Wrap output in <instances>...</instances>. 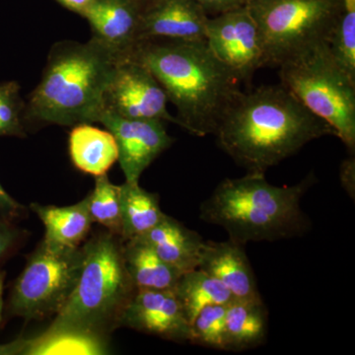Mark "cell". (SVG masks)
Wrapping results in <instances>:
<instances>
[{"label":"cell","mask_w":355,"mask_h":355,"mask_svg":"<svg viewBox=\"0 0 355 355\" xmlns=\"http://www.w3.org/2000/svg\"><path fill=\"white\" fill-rule=\"evenodd\" d=\"M141 9L132 0H92L83 17L93 38L125 58L139 44Z\"/></svg>","instance_id":"14"},{"label":"cell","mask_w":355,"mask_h":355,"mask_svg":"<svg viewBox=\"0 0 355 355\" xmlns=\"http://www.w3.org/2000/svg\"><path fill=\"white\" fill-rule=\"evenodd\" d=\"M98 123L116 139L118 162L128 183H139L142 173L174 142L164 121L135 120L104 111Z\"/></svg>","instance_id":"11"},{"label":"cell","mask_w":355,"mask_h":355,"mask_svg":"<svg viewBox=\"0 0 355 355\" xmlns=\"http://www.w3.org/2000/svg\"><path fill=\"white\" fill-rule=\"evenodd\" d=\"M245 246L232 239L205 241L198 268L220 282L235 300H261Z\"/></svg>","instance_id":"15"},{"label":"cell","mask_w":355,"mask_h":355,"mask_svg":"<svg viewBox=\"0 0 355 355\" xmlns=\"http://www.w3.org/2000/svg\"><path fill=\"white\" fill-rule=\"evenodd\" d=\"M166 263L186 273L198 268L205 240L196 231L166 214L157 225L141 237Z\"/></svg>","instance_id":"16"},{"label":"cell","mask_w":355,"mask_h":355,"mask_svg":"<svg viewBox=\"0 0 355 355\" xmlns=\"http://www.w3.org/2000/svg\"><path fill=\"white\" fill-rule=\"evenodd\" d=\"M214 135L222 150L248 173L265 174L306 144L335 132L280 83L240 91Z\"/></svg>","instance_id":"1"},{"label":"cell","mask_w":355,"mask_h":355,"mask_svg":"<svg viewBox=\"0 0 355 355\" xmlns=\"http://www.w3.org/2000/svg\"><path fill=\"white\" fill-rule=\"evenodd\" d=\"M123 58L95 38L51 46L41 80L25 103L26 125L74 127L99 121L104 98Z\"/></svg>","instance_id":"3"},{"label":"cell","mask_w":355,"mask_h":355,"mask_svg":"<svg viewBox=\"0 0 355 355\" xmlns=\"http://www.w3.org/2000/svg\"><path fill=\"white\" fill-rule=\"evenodd\" d=\"M119 326L172 342L190 338V323L174 291L137 289Z\"/></svg>","instance_id":"12"},{"label":"cell","mask_w":355,"mask_h":355,"mask_svg":"<svg viewBox=\"0 0 355 355\" xmlns=\"http://www.w3.org/2000/svg\"><path fill=\"white\" fill-rule=\"evenodd\" d=\"M315 180L312 173L293 186L270 184L263 173L223 180L200 205V219L244 245L297 237L309 228L301 200Z\"/></svg>","instance_id":"4"},{"label":"cell","mask_w":355,"mask_h":355,"mask_svg":"<svg viewBox=\"0 0 355 355\" xmlns=\"http://www.w3.org/2000/svg\"><path fill=\"white\" fill-rule=\"evenodd\" d=\"M69 150L76 169L94 177L107 174L118 162V144L114 135L91 123H79L72 128Z\"/></svg>","instance_id":"17"},{"label":"cell","mask_w":355,"mask_h":355,"mask_svg":"<svg viewBox=\"0 0 355 355\" xmlns=\"http://www.w3.org/2000/svg\"><path fill=\"white\" fill-rule=\"evenodd\" d=\"M128 57L157 79L177 110L182 128L196 137L214 135L240 81L210 51L207 41L147 40Z\"/></svg>","instance_id":"2"},{"label":"cell","mask_w":355,"mask_h":355,"mask_svg":"<svg viewBox=\"0 0 355 355\" xmlns=\"http://www.w3.org/2000/svg\"><path fill=\"white\" fill-rule=\"evenodd\" d=\"M55 1H58L64 8L69 9L71 12L78 14L83 17L92 0H55Z\"/></svg>","instance_id":"32"},{"label":"cell","mask_w":355,"mask_h":355,"mask_svg":"<svg viewBox=\"0 0 355 355\" xmlns=\"http://www.w3.org/2000/svg\"><path fill=\"white\" fill-rule=\"evenodd\" d=\"M342 7L327 38L334 60L355 81V0H340Z\"/></svg>","instance_id":"24"},{"label":"cell","mask_w":355,"mask_h":355,"mask_svg":"<svg viewBox=\"0 0 355 355\" xmlns=\"http://www.w3.org/2000/svg\"><path fill=\"white\" fill-rule=\"evenodd\" d=\"M167 96L153 74L132 58H121L104 98V111L135 120L168 121L182 128L167 109Z\"/></svg>","instance_id":"10"},{"label":"cell","mask_w":355,"mask_h":355,"mask_svg":"<svg viewBox=\"0 0 355 355\" xmlns=\"http://www.w3.org/2000/svg\"><path fill=\"white\" fill-rule=\"evenodd\" d=\"M6 277V272H0V324H1L2 321V313H3V291Z\"/></svg>","instance_id":"33"},{"label":"cell","mask_w":355,"mask_h":355,"mask_svg":"<svg viewBox=\"0 0 355 355\" xmlns=\"http://www.w3.org/2000/svg\"><path fill=\"white\" fill-rule=\"evenodd\" d=\"M23 210L24 207L19 202H16L0 184V218L12 220L19 216Z\"/></svg>","instance_id":"30"},{"label":"cell","mask_w":355,"mask_h":355,"mask_svg":"<svg viewBox=\"0 0 355 355\" xmlns=\"http://www.w3.org/2000/svg\"><path fill=\"white\" fill-rule=\"evenodd\" d=\"M121 186V238L123 241L141 237L164 218L156 193L139 183L125 182Z\"/></svg>","instance_id":"22"},{"label":"cell","mask_w":355,"mask_h":355,"mask_svg":"<svg viewBox=\"0 0 355 355\" xmlns=\"http://www.w3.org/2000/svg\"><path fill=\"white\" fill-rule=\"evenodd\" d=\"M123 254L125 268L137 289L174 291L184 275L163 261L141 240L123 241Z\"/></svg>","instance_id":"19"},{"label":"cell","mask_w":355,"mask_h":355,"mask_svg":"<svg viewBox=\"0 0 355 355\" xmlns=\"http://www.w3.org/2000/svg\"><path fill=\"white\" fill-rule=\"evenodd\" d=\"M132 1L135 2V3H137V6H139L142 8V7L146 6L150 0H132Z\"/></svg>","instance_id":"34"},{"label":"cell","mask_w":355,"mask_h":355,"mask_svg":"<svg viewBox=\"0 0 355 355\" xmlns=\"http://www.w3.org/2000/svg\"><path fill=\"white\" fill-rule=\"evenodd\" d=\"M174 291L190 324L207 306L227 305L234 299L220 282L198 268L184 273Z\"/></svg>","instance_id":"23"},{"label":"cell","mask_w":355,"mask_h":355,"mask_svg":"<svg viewBox=\"0 0 355 355\" xmlns=\"http://www.w3.org/2000/svg\"><path fill=\"white\" fill-rule=\"evenodd\" d=\"M30 207L43 222L46 229L44 239L57 246H81L92 227L88 195L76 205L67 207L35 202Z\"/></svg>","instance_id":"18"},{"label":"cell","mask_w":355,"mask_h":355,"mask_svg":"<svg viewBox=\"0 0 355 355\" xmlns=\"http://www.w3.org/2000/svg\"><path fill=\"white\" fill-rule=\"evenodd\" d=\"M207 14H218L249 6L252 0H195Z\"/></svg>","instance_id":"29"},{"label":"cell","mask_w":355,"mask_h":355,"mask_svg":"<svg viewBox=\"0 0 355 355\" xmlns=\"http://www.w3.org/2000/svg\"><path fill=\"white\" fill-rule=\"evenodd\" d=\"M205 41L240 83L266 67L260 30L248 6L209 18Z\"/></svg>","instance_id":"9"},{"label":"cell","mask_w":355,"mask_h":355,"mask_svg":"<svg viewBox=\"0 0 355 355\" xmlns=\"http://www.w3.org/2000/svg\"><path fill=\"white\" fill-rule=\"evenodd\" d=\"M88 198L93 223L100 224L108 232L121 237V186L112 183L107 174L95 177L94 189Z\"/></svg>","instance_id":"25"},{"label":"cell","mask_w":355,"mask_h":355,"mask_svg":"<svg viewBox=\"0 0 355 355\" xmlns=\"http://www.w3.org/2000/svg\"><path fill=\"white\" fill-rule=\"evenodd\" d=\"M268 310L261 300H235L226 306L225 352H242L266 342Z\"/></svg>","instance_id":"20"},{"label":"cell","mask_w":355,"mask_h":355,"mask_svg":"<svg viewBox=\"0 0 355 355\" xmlns=\"http://www.w3.org/2000/svg\"><path fill=\"white\" fill-rule=\"evenodd\" d=\"M209 18L195 0H150L141 9L139 43L147 40L205 41Z\"/></svg>","instance_id":"13"},{"label":"cell","mask_w":355,"mask_h":355,"mask_svg":"<svg viewBox=\"0 0 355 355\" xmlns=\"http://www.w3.org/2000/svg\"><path fill=\"white\" fill-rule=\"evenodd\" d=\"M11 221L0 218V263L12 253L22 236V232Z\"/></svg>","instance_id":"28"},{"label":"cell","mask_w":355,"mask_h":355,"mask_svg":"<svg viewBox=\"0 0 355 355\" xmlns=\"http://www.w3.org/2000/svg\"><path fill=\"white\" fill-rule=\"evenodd\" d=\"M24 110L19 84L0 83V137H26Z\"/></svg>","instance_id":"27"},{"label":"cell","mask_w":355,"mask_h":355,"mask_svg":"<svg viewBox=\"0 0 355 355\" xmlns=\"http://www.w3.org/2000/svg\"><path fill=\"white\" fill-rule=\"evenodd\" d=\"M123 239L102 233L83 243L76 286L46 331L81 330L108 336L120 328L125 306L137 291L123 254Z\"/></svg>","instance_id":"5"},{"label":"cell","mask_w":355,"mask_h":355,"mask_svg":"<svg viewBox=\"0 0 355 355\" xmlns=\"http://www.w3.org/2000/svg\"><path fill=\"white\" fill-rule=\"evenodd\" d=\"M83 261V245L64 248L42 240L14 282L9 314L26 321L55 316L76 286Z\"/></svg>","instance_id":"7"},{"label":"cell","mask_w":355,"mask_h":355,"mask_svg":"<svg viewBox=\"0 0 355 355\" xmlns=\"http://www.w3.org/2000/svg\"><path fill=\"white\" fill-rule=\"evenodd\" d=\"M282 85L313 114L326 121L350 153L355 149V81L320 41L279 64Z\"/></svg>","instance_id":"6"},{"label":"cell","mask_w":355,"mask_h":355,"mask_svg":"<svg viewBox=\"0 0 355 355\" xmlns=\"http://www.w3.org/2000/svg\"><path fill=\"white\" fill-rule=\"evenodd\" d=\"M226 306H207L190 324L189 343L225 352Z\"/></svg>","instance_id":"26"},{"label":"cell","mask_w":355,"mask_h":355,"mask_svg":"<svg viewBox=\"0 0 355 355\" xmlns=\"http://www.w3.org/2000/svg\"><path fill=\"white\" fill-rule=\"evenodd\" d=\"M354 158L350 157L343 161L342 169H340V178L343 187L349 191V193H354Z\"/></svg>","instance_id":"31"},{"label":"cell","mask_w":355,"mask_h":355,"mask_svg":"<svg viewBox=\"0 0 355 355\" xmlns=\"http://www.w3.org/2000/svg\"><path fill=\"white\" fill-rule=\"evenodd\" d=\"M109 350L108 336L93 331H44L25 338L22 355H103Z\"/></svg>","instance_id":"21"},{"label":"cell","mask_w":355,"mask_h":355,"mask_svg":"<svg viewBox=\"0 0 355 355\" xmlns=\"http://www.w3.org/2000/svg\"><path fill=\"white\" fill-rule=\"evenodd\" d=\"M340 0H252L248 8L260 30L266 65L280 62L316 42L326 41Z\"/></svg>","instance_id":"8"}]
</instances>
